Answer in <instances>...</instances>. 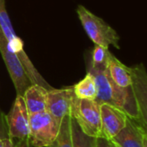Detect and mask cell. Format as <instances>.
Listing matches in <instances>:
<instances>
[{
  "label": "cell",
  "instance_id": "6da1fadb",
  "mask_svg": "<svg viewBox=\"0 0 147 147\" xmlns=\"http://www.w3.org/2000/svg\"><path fill=\"white\" fill-rule=\"evenodd\" d=\"M88 73L94 78L97 90L96 101L99 104L105 103L115 107L125 112L128 117L143 123L131 87L121 89L116 86L109 74L107 66L94 67L90 65Z\"/></svg>",
  "mask_w": 147,
  "mask_h": 147
},
{
  "label": "cell",
  "instance_id": "7a4b0ae2",
  "mask_svg": "<svg viewBox=\"0 0 147 147\" xmlns=\"http://www.w3.org/2000/svg\"><path fill=\"white\" fill-rule=\"evenodd\" d=\"M0 30L2 31L5 38L9 49L17 56L20 62L22 63L23 69L29 81L31 82V84L40 85L48 90H52L53 87L40 74V72L31 62L30 59L26 54L23 48L22 40L17 36V34L14 31L12 23L5 8L4 0H0Z\"/></svg>",
  "mask_w": 147,
  "mask_h": 147
},
{
  "label": "cell",
  "instance_id": "3957f363",
  "mask_svg": "<svg viewBox=\"0 0 147 147\" xmlns=\"http://www.w3.org/2000/svg\"><path fill=\"white\" fill-rule=\"evenodd\" d=\"M77 13L82 26L95 45L109 48L113 46L120 49V36L104 20L96 16L83 5H78Z\"/></svg>",
  "mask_w": 147,
  "mask_h": 147
},
{
  "label": "cell",
  "instance_id": "277c9868",
  "mask_svg": "<svg viewBox=\"0 0 147 147\" xmlns=\"http://www.w3.org/2000/svg\"><path fill=\"white\" fill-rule=\"evenodd\" d=\"M71 117L78 123L81 131L93 138H100L101 134V104L96 100L79 99L74 96Z\"/></svg>",
  "mask_w": 147,
  "mask_h": 147
},
{
  "label": "cell",
  "instance_id": "5b68a950",
  "mask_svg": "<svg viewBox=\"0 0 147 147\" xmlns=\"http://www.w3.org/2000/svg\"><path fill=\"white\" fill-rule=\"evenodd\" d=\"M60 123L48 112L29 115L28 140L33 147L50 146L58 136Z\"/></svg>",
  "mask_w": 147,
  "mask_h": 147
},
{
  "label": "cell",
  "instance_id": "8992f818",
  "mask_svg": "<svg viewBox=\"0 0 147 147\" xmlns=\"http://www.w3.org/2000/svg\"><path fill=\"white\" fill-rule=\"evenodd\" d=\"M0 53L4 61L9 77L15 86L16 94L23 96L25 90L31 85L22 63L17 56L9 49V45L0 30Z\"/></svg>",
  "mask_w": 147,
  "mask_h": 147
},
{
  "label": "cell",
  "instance_id": "52a82bcc",
  "mask_svg": "<svg viewBox=\"0 0 147 147\" xmlns=\"http://www.w3.org/2000/svg\"><path fill=\"white\" fill-rule=\"evenodd\" d=\"M5 118L10 139L18 140L28 139L29 115L22 96L16 95L13 106Z\"/></svg>",
  "mask_w": 147,
  "mask_h": 147
},
{
  "label": "cell",
  "instance_id": "ba28073f",
  "mask_svg": "<svg viewBox=\"0 0 147 147\" xmlns=\"http://www.w3.org/2000/svg\"><path fill=\"white\" fill-rule=\"evenodd\" d=\"M73 86L47 90L46 111L58 122L61 123L64 117L71 115V108L74 97Z\"/></svg>",
  "mask_w": 147,
  "mask_h": 147
},
{
  "label": "cell",
  "instance_id": "9c48e42d",
  "mask_svg": "<svg viewBox=\"0 0 147 147\" xmlns=\"http://www.w3.org/2000/svg\"><path fill=\"white\" fill-rule=\"evenodd\" d=\"M109 141L115 147H147L146 126L128 117L126 127Z\"/></svg>",
  "mask_w": 147,
  "mask_h": 147
},
{
  "label": "cell",
  "instance_id": "30bf717a",
  "mask_svg": "<svg viewBox=\"0 0 147 147\" xmlns=\"http://www.w3.org/2000/svg\"><path fill=\"white\" fill-rule=\"evenodd\" d=\"M127 118L122 110L109 104H101L100 138L111 140L126 127Z\"/></svg>",
  "mask_w": 147,
  "mask_h": 147
},
{
  "label": "cell",
  "instance_id": "8fae6325",
  "mask_svg": "<svg viewBox=\"0 0 147 147\" xmlns=\"http://www.w3.org/2000/svg\"><path fill=\"white\" fill-rule=\"evenodd\" d=\"M131 89L136 102L140 119L147 126V75L143 64L131 67Z\"/></svg>",
  "mask_w": 147,
  "mask_h": 147
},
{
  "label": "cell",
  "instance_id": "7c38bea8",
  "mask_svg": "<svg viewBox=\"0 0 147 147\" xmlns=\"http://www.w3.org/2000/svg\"><path fill=\"white\" fill-rule=\"evenodd\" d=\"M107 69L109 74L116 86L121 89H127L132 84L131 67L125 65L111 53L109 54Z\"/></svg>",
  "mask_w": 147,
  "mask_h": 147
},
{
  "label": "cell",
  "instance_id": "4fadbf2b",
  "mask_svg": "<svg viewBox=\"0 0 147 147\" xmlns=\"http://www.w3.org/2000/svg\"><path fill=\"white\" fill-rule=\"evenodd\" d=\"M47 90L37 84H31L25 90L22 97L29 115L46 111Z\"/></svg>",
  "mask_w": 147,
  "mask_h": 147
},
{
  "label": "cell",
  "instance_id": "5bb4252c",
  "mask_svg": "<svg viewBox=\"0 0 147 147\" xmlns=\"http://www.w3.org/2000/svg\"><path fill=\"white\" fill-rule=\"evenodd\" d=\"M73 91L76 97L79 99L96 100L97 90L92 76L89 73L78 84L73 86Z\"/></svg>",
  "mask_w": 147,
  "mask_h": 147
},
{
  "label": "cell",
  "instance_id": "9a60e30c",
  "mask_svg": "<svg viewBox=\"0 0 147 147\" xmlns=\"http://www.w3.org/2000/svg\"><path fill=\"white\" fill-rule=\"evenodd\" d=\"M48 147H73L71 130V115L63 118L57 138Z\"/></svg>",
  "mask_w": 147,
  "mask_h": 147
},
{
  "label": "cell",
  "instance_id": "2e32d148",
  "mask_svg": "<svg viewBox=\"0 0 147 147\" xmlns=\"http://www.w3.org/2000/svg\"><path fill=\"white\" fill-rule=\"evenodd\" d=\"M71 130L73 147H96V138L84 134L79 128L76 121L71 117Z\"/></svg>",
  "mask_w": 147,
  "mask_h": 147
},
{
  "label": "cell",
  "instance_id": "e0dca14e",
  "mask_svg": "<svg viewBox=\"0 0 147 147\" xmlns=\"http://www.w3.org/2000/svg\"><path fill=\"white\" fill-rule=\"evenodd\" d=\"M109 48L96 45L92 53V59L90 65L94 67L107 66L108 58L109 54Z\"/></svg>",
  "mask_w": 147,
  "mask_h": 147
},
{
  "label": "cell",
  "instance_id": "ac0fdd59",
  "mask_svg": "<svg viewBox=\"0 0 147 147\" xmlns=\"http://www.w3.org/2000/svg\"><path fill=\"white\" fill-rule=\"evenodd\" d=\"M8 138H9V136L5 115L0 109V140H3Z\"/></svg>",
  "mask_w": 147,
  "mask_h": 147
},
{
  "label": "cell",
  "instance_id": "d6986e66",
  "mask_svg": "<svg viewBox=\"0 0 147 147\" xmlns=\"http://www.w3.org/2000/svg\"><path fill=\"white\" fill-rule=\"evenodd\" d=\"M96 147H113V145L109 140L102 138H97Z\"/></svg>",
  "mask_w": 147,
  "mask_h": 147
},
{
  "label": "cell",
  "instance_id": "ffe728a7",
  "mask_svg": "<svg viewBox=\"0 0 147 147\" xmlns=\"http://www.w3.org/2000/svg\"><path fill=\"white\" fill-rule=\"evenodd\" d=\"M15 147H33L32 145L29 142L28 139L22 140H18V142L16 144Z\"/></svg>",
  "mask_w": 147,
  "mask_h": 147
},
{
  "label": "cell",
  "instance_id": "44dd1931",
  "mask_svg": "<svg viewBox=\"0 0 147 147\" xmlns=\"http://www.w3.org/2000/svg\"><path fill=\"white\" fill-rule=\"evenodd\" d=\"M3 147H15V145L13 144V141H12V139H10V138L3 140Z\"/></svg>",
  "mask_w": 147,
  "mask_h": 147
},
{
  "label": "cell",
  "instance_id": "7402d4cb",
  "mask_svg": "<svg viewBox=\"0 0 147 147\" xmlns=\"http://www.w3.org/2000/svg\"><path fill=\"white\" fill-rule=\"evenodd\" d=\"M0 147H3V140H0Z\"/></svg>",
  "mask_w": 147,
  "mask_h": 147
},
{
  "label": "cell",
  "instance_id": "603a6c76",
  "mask_svg": "<svg viewBox=\"0 0 147 147\" xmlns=\"http://www.w3.org/2000/svg\"><path fill=\"white\" fill-rule=\"evenodd\" d=\"M112 145H113V144H112ZM113 147H115V146H114V145H113Z\"/></svg>",
  "mask_w": 147,
  "mask_h": 147
}]
</instances>
